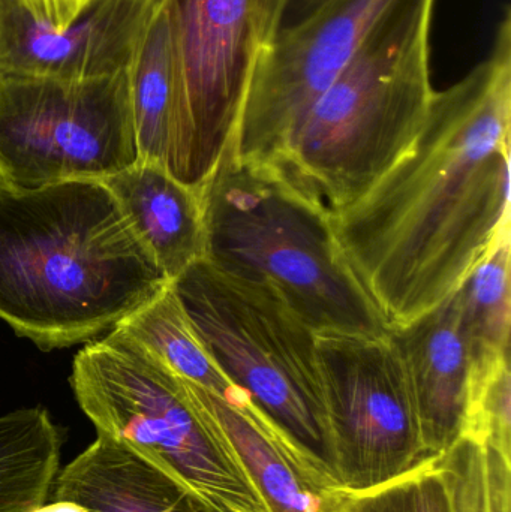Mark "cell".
<instances>
[{"instance_id": "6", "label": "cell", "mask_w": 511, "mask_h": 512, "mask_svg": "<svg viewBox=\"0 0 511 512\" xmlns=\"http://www.w3.org/2000/svg\"><path fill=\"white\" fill-rule=\"evenodd\" d=\"M71 385L96 432L122 441L215 510L269 512L185 381L122 328L78 352Z\"/></svg>"}, {"instance_id": "5", "label": "cell", "mask_w": 511, "mask_h": 512, "mask_svg": "<svg viewBox=\"0 0 511 512\" xmlns=\"http://www.w3.org/2000/svg\"><path fill=\"white\" fill-rule=\"evenodd\" d=\"M171 285L228 381L339 489L317 333L272 289L228 276L206 259Z\"/></svg>"}, {"instance_id": "12", "label": "cell", "mask_w": 511, "mask_h": 512, "mask_svg": "<svg viewBox=\"0 0 511 512\" xmlns=\"http://www.w3.org/2000/svg\"><path fill=\"white\" fill-rule=\"evenodd\" d=\"M126 77L140 161L165 168L183 183L191 114L173 0H153Z\"/></svg>"}, {"instance_id": "25", "label": "cell", "mask_w": 511, "mask_h": 512, "mask_svg": "<svg viewBox=\"0 0 511 512\" xmlns=\"http://www.w3.org/2000/svg\"><path fill=\"white\" fill-rule=\"evenodd\" d=\"M29 512H87L80 505L72 502L54 501L53 504H42Z\"/></svg>"}, {"instance_id": "16", "label": "cell", "mask_w": 511, "mask_h": 512, "mask_svg": "<svg viewBox=\"0 0 511 512\" xmlns=\"http://www.w3.org/2000/svg\"><path fill=\"white\" fill-rule=\"evenodd\" d=\"M101 182L110 189L170 282L204 259L206 233L198 189L183 185L165 168L144 161Z\"/></svg>"}, {"instance_id": "19", "label": "cell", "mask_w": 511, "mask_h": 512, "mask_svg": "<svg viewBox=\"0 0 511 512\" xmlns=\"http://www.w3.org/2000/svg\"><path fill=\"white\" fill-rule=\"evenodd\" d=\"M470 375L510 357V237L456 289Z\"/></svg>"}, {"instance_id": "22", "label": "cell", "mask_w": 511, "mask_h": 512, "mask_svg": "<svg viewBox=\"0 0 511 512\" xmlns=\"http://www.w3.org/2000/svg\"><path fill=\"white\" fill-rule=\"evenodd\" d=\"M335 512H453L449 490L432 459L401 480L365 493L339 490Z\"/></svg>"}, {"instance_id": "17", "label": "cell", "mask_w": 511, "mask_h": 512, "mask_svg": "<svg viewBox=\"0 0 511 512\" xmlns=\"http://www.w3.org/2000/svg\"><path fill=\"white\" fill-rule=\"evenodd\" d=\"M62 435L47 409H18L0 417V512H29L45 504L59 474Z\"/></svg>"}, {"instance_id": "15", "label": "cell", "mask_w": 511, "mask_h": 512, "mask_svg": "<svg viewBox=\"0 0 511 512\" xmlns=\"http://www.w3.org/2000/svg\"><path fill=\"white\" fill-rule=\"evenodd\" d=\"M54 501L87 512H219L131 447L98 433L54 481Z\"/></svg>"}, {"instance_id": "11", "label": "cell", "mask_w": 511, "mask_h": 512, "mask_svg": "<svg viewBox=\"0 0 511 512\" xmlns=\"http://www.w3.org/2000/svg\"><path fill=\"white\" fill-rule=\"evenodd\" d=\"M153 0H92L68 29L33 20L0 0V75L83 81L128 68Z\"/></svg>"}, {"instance_id": "14", "label": "cell", "mask_w": 511, "mask_h": 512, "mask_svg": "<svg viewBox=\"0 0 511 512\" xmlns=\"http://www.w3.org/2000/svg\"><path fill=\"white\" fill-rule=\"evenodd\" d=\"M186 387L212 415L269 512H335L339 490L315 471L249 403L233 405Z\"/></svg>"}, {"instance_id": "24", "label": "cell", "mask_w": 511, "mask_h": 512, "mask_svg": "<svg viewBox=\"0 0 511 512\" xmlns=\"http://www.w3.org/2000/svg\"><path fill=\"white\" fill-rule=\"evenodd\" d=\"M330 2L332 0H281L270 42L303 26Z\"/></svg>"}, {"instance_id": "18", "label": "cell", "mask_w": 511, "mask_h": 512, "mask_svg": "<svg viewBox=\"0 0 511 512\" xmlns=\"http://www.w3.org/2000/svg\"><path fill=\"white\" fill-rule=\"evenodd\" d=\"M189 384L197 385L233 405L248 399L219 370L195 334L173 285L117 325Z\"/></svg>"}, {"instance_id": "20", "label": "cell", "mask_w": 511, "mask_h": 512, "mask_svg": "<svg viewBox=\"0 0 511 512\" xmlns=\"http://www.w3.org/2000/svg\"><path fill=\"white\" fill-rule=\"evenodd\" d=\"M449 490L453 512H511V459L461 436L432 459Z\"/></svg>"}, {"instance_id": "23", "label": "cell", "mask_w": 511, "mask_h": 512, "mask_svg": "<svg viewBox=\"0 0 511 512\" xmlns=\"http://www.w3.org/2000/svg\"><path fill=\"white\" fill-rule=\"evenodd\" d=\"M27 14L54 30L68 29L81 17L92 0H17Z\"/></svg>"}, {"instance_id": "1", "label": "cell", "mask_w": 511, "mask_h": 512, "mask_svg": "<svg viewBox=\"0 0 511 512\" xmlns=\"http://www.w3.org/2000/svg\"><path fill=\"white\" fill-rule=\"evenodd\" d=\"M511 14L470 74L435 92L411 149L333 227L389 327L456 291L510 237Z\"/></svg>"}, {"instance_id": "3", "label": "cell", "mask_w": 511, "mask_h": 512, "mask_svg": "<svg viewBox=\"0 0 511 512\" xmlns=\"http://www.w3.org/2000/svg\"><path fill=\"white\" fill-rule=\"evenodd\" d=\"M206 259L266 286L315 333L384 336L390 327L344 254L326 204L285 168L225 150L198 189Z\"/></svg>"}, {"instance_id": "9", "label": "cell", "mask_w": 511, "mask_h": 512, "mask_svg": "<svg viewBox=\"0 0 511 512\" xmlns=\"http://www.w3.org/2000/svg\"><path fill=\"white\" fill-rule=\"evenodd\" d=\"M395 0H332L273 39L255 66L228 149L239 161L279 164L315 102Z\"/></svg>"}, {"instance_id": "7", "label": "cell", "mask_w": 511, "mask_h": 512, "mask_svg": "<svg viewBox=\"0 0 511 512\" xmlns=\"http://www.w3.org/2000/svg\"><path fill=\"white\" fill-rule=\"evenodd\" d=\"M138 161L126 71L83 81L0 75V182L102 180Z\"/></svg>"}, {"instance_id": "4", "label": "cell", "mask_w": 511, "mask_h": 512, "mask_svg": "<svg viewBox=\"0 0 511 512\" xmlns=\"http://www.w3.org/2000/svg\"><path fill=\"white\" fill-rule=\"evenodd\" d=\"M435 0H395L315 102L279 162L333 213L362 200L419 137L435 90Z\"/></svg>"}, {"instance_id": "13", "label": "cell", "mask_w": 511, "mask_h": 512, "mask_svg": "<svg viewBox=\"0 0 511 512\" xmlns=\"http://www.w3.org/2000/svg\"><path fill=\"white\" fill-rule=\"evenodd\" d=\"M413 382L423 444L429 459L462 435L470 358L461 328L458 292L408 324L390 327Z\"/></svg>"}, {"instance_id": "21", "label": "cell", "mask_w": 511, "mask_h": 512, "mask_svg": "<svg viewBox=\"0 0 511 512\" xmlns=\"http://www.w3.org/2000/svg\"><path fill=\"white\" fill-rule=\"evenodd\" d=\"M511 459L510 357L470 375L462 435Z\"/></svg>"}, {"instance_id": "8", "label": "cell", "mask_w": 511, "mask_h": 512, "mask_svg": "<svg viewBox=\"0 0 511 512\" xmlns=\"http://www.w3.org/2000/svg\"><path fill=\"white\" fill-rule=\"evenodd\" d=\"M339 489H380L429 462L413 382L384 336L317 334Z\"/></svg>"}, {"instance_id": "10", "label": "cell", "mask_w": 511, "mask_h": 512, "mask_svg": "<svg viewBox=\"0 0 511 512\" xmlns=\"http://www.w3.org/2000/svg\"><path fill=\"white\" fill-rule=\"evenodd\" d=\"M279 2L173 0L191 114L183 185L200 189L233 141Z\"/></svg>"}, {"instance_id": "2", "label": "cell", "mask_w": 511, "mask_h": 512, "mask_svg": "<svg viewBox=\"0 0 511 512\" xmlns=\"http://www.w3.org/2000/svg\"><path fill=\"white\" fill-rule=\"evenodd\" d=\"M170 283L101 180L0 182V319L41 351L101 339Z\"/></svg>"}]
</instances>
